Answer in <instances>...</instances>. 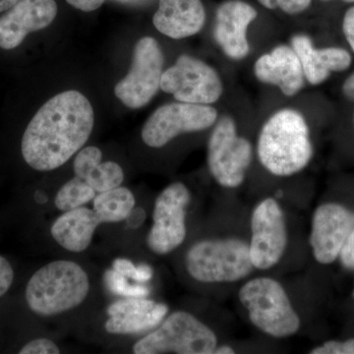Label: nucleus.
<instances>
[{"label":"nucleus","instance_id":"f257e3e1","mask_svg":"<svg viewBox=\"0 0 354 354\" xmlns=\"http://www.w3.org/2000/svg\"><path fill=\"white\" fill-rule=\"evenodd\" d=\"M94 124V109L82 93L69 90L55 95L26 128L21 142L25 162L35 171H55L87 143Z\"/></svg>","mask_w":354,"mask_h":354},{"label":"nucleus","instance_id":"f03ea898","mask_svg":"<svg viewBox=\"0 0 354 354\" xmlns=\"http://www.w3.org/2000/svg\"><path fill=\"white\" fill-rule=\"evenodd\" d=\"M257 153L274 176H290L304 169L313 157V146L304 115L290 109L272 114L261 130Z\"/></svg>","mask_w":354,"mask_h":354},{"label":"nucleus","instance_id":"7ed1b4c3","mask_svg":"<svg viewBox=\"0 0 354 354\" xmlns=\"http://www.w3.org/2000/svg\"><path fill=\"white\" fill-rule=\"evenodd\" d=\"M90 281L78 263L58 260L38 270L26 286V302L32 313L41 317L59 315L83 304Z\"/></svg>","mask_w":354,"mask_h":354},{"label":"nucleus","instance_id":"20e7f679","mask_svg":"<svg viewBox=\"0 0 354 354\" xmlns=\"http://www.w3.org/2000/svg\"><path fill=\"white\" fill-rule=\"evenodd\" d=\"M185 268L191 278L203 283H234L254 270L249 244L239 239L197 242L186 254Z\"/></svg>","mask_w":354,"mask_h":354},{"label":"nucleus","instance_id":"39448f33","mask_svg":"<svg viewBox=\"0 0 354 354\" xmlns=\"http://www.w3.org/2000/svg\"><path fill=\"white\" fill-rule=\"evenodd\" d=\"M239 299L257 329L277 339L291 337L300 329L299 316L283 286L271 278L247 281L239 290Z\"/></svg>","mask_w":354,"mask_h":354},{"label":"nucleus","instance_id":"423d86ee","mask_svg":"<svg viewBox=\"0 0 354 354\" xmlns=\"http://www.w3.org/2000/svg\"><path fill=\"white\" fill-rule=\"evenodd\" d=\"M218 337L208 326L188 312L176 311L133 346L135 354H212Z\"/></svg>","mask_w":354,"mask_h":354},{"label":"nucleus","instance_id":"0eeeda50","mask_svg":"<svg viewBox=\"0 0 354 354\" xmlns=\"http://www.w3.org/2000/svg\"><path fill=\"white\" fill-rule=\"evenodd\" d=\"M252 157L250 142L239 136L232 118L223 116L209 139L208 165L212 176L223 187H239L245 179Z\"/></svg>","mask_w":354,"mask_h":354},{"label":"nucleus","instance_id":"6e6552de","mask_svg":"<svg viewBox=\"0 0 354 354\" xmlns=\"http://www.w3.org/2000/svg\"><path fill=\"white\" fill-rule=\"evenodd\" d=\"M164 62L157 39L152 37L139 39L133 51L131 68L114 88L116 97L131 109L145 106L160 88Z\"/></svg>","mask_w":354,"mask_h":354},{"label":"nucleus","instance_id":"1a4fd4ad","mask_svg":"<svg viewBox=\"0 0 354 354\" xmlns=\"http://www.w3.org/2000/svg\"><path fill=\"white\" fill-rule=\"evenodd\" d=\"M190 200L189 189L181 183L171 184L158 195L153 206V225L147 237L152 252L167 255L185 241L186 209Z\"/></svg>","mask_w":354,"mask_h":354},{"label":"nucleus","instance_id":"9d476101","mask_svg":"<svg viewBox=\"0 0 354 354\" xmlns=\"http://www.w3.org/2000/svg\"><path fill=\"white\" fill-rule=\"evenodd\" d=\"M216 118V109L207 104L183 102L164 104L146 121L142 140L151 148H162L178 135L208 129Z\"/></svg>","mask_w":354,"mask_h":354},{"label":"nucleus","instance_id":"9b49d317","mask_svg":"<svg viewBox=\"0 0 354 354\" xmlns=\"http://www.w3.org/2000/svg\"><path fill=\"white\" fill-rule=\"evenodd\" d=\"M160 88L174 95L176 101L195 104H214L223 94V84L216 70L185 55L162 73Z\"/></svg>","mask_w":354,"mask_h":354},{"label":"nucleus","instance_id":"f8f14e48","mask_svg":"<svg viewBox=\"0 0 354 354\" xmlns=\"http://www.w3.org/2000/svg\"><path fill=\"white\" fill-rule=\"evenodd\" d=\"M249 243L254 269H271L279 262L288 245L285 214L274 198H267L256 206L251 216Z\"/></svg>","mask_w":354,"mask_h":354},{"label":"nucleus","instance_id":"ddd939ff","mask_svg":"<svg viewBox=\"0 0 354 354\" xmlns=\"http://www.w3.org/2000/svg\"><path fill=\"white\" fill-rule=\"evenodd\" d=\"M354 227V213L335 203L317 208L312 218L310 245L317 262H335Z\"/></svg>","mask_w":354,"mask_h":354},{"label":"nucleus","instance_id":"4468645a","mask_svg":"<svg viewBox=\"0 0 354 354\" xmlns=\"http://www.w3.org/2000/svg\"><path fill=\"white\" fill-rule=\"evenodd\" d=\"M57 14L55 0H20L0 17V48H18L30 32L48 27Z\"/></svg>","mask_w":354,"mask_h":354},{"label":"nucleus","instance_id":"2eb2a0df","mask_svg":"<svg viewBox=\"0 0 354 354\" xmlns=\"http://www.w3.org/2000/svg\"><path fill=\"white\" fill-rule=\"evenodd\" d=\"M169 307L146 297H125L109 305L104 329L109 334L136 335L155 329L167 315Z\"/></svg>","mask_w":354,"mask_h":354},{"label":"nucleus","instance_id":"dca6fc26","mask_svg":"<svg viewBox=\"0 0 354 354\" xmlns=\"http://www.w3.org/2000/svg\"><path fill=\"white\" fill-rule=\"evenodd\" d=\"M257 15L255 8L241 0H228L218 6L214 36L227 57L241 60L249 55L247 28Z\"/></svg>","mask_w":354,"mask_h":354},{"label":"nucleus","instance_id":"f3484780","mask_svg":"<svg viewBox=\"0 0 354 354\" xmlns=\"http://www.w3.org/2000/svg\"><path fill=\"white\" fill-rule=\"evenodd\" d=\"M254 73L260 82L274 85L286 97H293L304 87L305 76L297 53L281 44L258 58Z\"/></svg>","mask_w":354,"mask_h":354},{"label":"nucleus","instance_id":"a211bd4d","mask_svg":"<svg viewBox=\"0 0 354 354\" xmlns=\"http://www.w3.org/2000/svg\"><path fill=\"white\" fill-rule=\"evenodd\" d=\"M206 22L201 0H160L153 26L165 36L181 39L194 36Z\"/></svg>","mask_w":354,"mask_h":354},{"label":"nucleus","instance_id":"6ab92c4d","mask_svg":"<svg viewBox=\"0 0 354 354\" xmlns=\"http://www.w3.org/2000/svg\"><path fill=\"white\" fill-rule=\"evenodd\" d=\"M290 44L299 58L305 79L311 85L322 84L332 72L344 71L351 66V55L344 48H314L309 37L301 34L295 35Z\"/></svg>","mask_w":354,"mask_h":354},{"label":"nucleus","instance_id":"aec40b11","mask_svg":"<svg viewBox=\"0 0 354 354\" xmlns=\"http://www.w3.org/2000/svg\"><path fill=\"white\" fill-rule=\"evenodd\" d=\"M102 221L95 209L79 207L70 209L55 220L50 234L58 245L73 253H81L90 246Z\"/></svg>","mask_w":354,"mask_h":354},{"label":"nucleus","instance_id":"412c9836","mask_svg":"<svg viewBox=\"0 0 354 354\" xmlns=\"http://www.w3.org/2000/svg\"><path fill=\"white\" fill-rule=\"evenodd\" d=\"M102 153L97 147L88 146L79 151L74 160L75 176L83 179L97 193L120 187L124 180V172L114 162H102Z\"/></svg>","mask_w":354,"mask_h":354},{"label":"nucleus","instance_id":"4be33fe9","mask_svg":"<svg viewBox=\"0 0 354 354\" xmlns=\"http://www.w3.org/2000/svg\"><path fill=\"white\" fill-rule=\"evenodd\" d=\"M135 204L136 200L131 191L120 186L99 193L94 198L95 212L102 223H120L127 220L134 209Z\"/></svg>","mask_w":354,"mask_h":354},{"label":"nucleus","instance_id":"5701e85b","mask_svg":"<svg viewBox=\"0 0 354 354\" xmlns=\"http://www.w3.org/2000/svg\"><path fill=\"white\" fill-rule=\"evenodd\" d=\"M95 191L87 183L79 177H74L62 186L57 196L55 205L62 212L70 211L82 207L94 200Z\"/></svg>","mask_w":354,"mask_h":354},{"label":"nucleus","instance_id":"b1692460","mask_svg":"<svg viewBox=\"0 0 354 354\" xmlns=\"http://www.w3.org/2000/svg\"><path fill=\"white\" fill-rule=\"evenodd\" d=\"M104 283L111 293L118 297H147L150 295V290L147 286L130 285L127 277L113 269L104 272Z\"/></svg>","mask_w":354,"mask_h":354},{"label":"nucleus","instance_id":"393cba45","mask_svg":"<svg viewBox=\"0 0 354 354\" xmlns=\"http://www.w3.org/2000/svg\"><path fill=\"white\" fill-rule=\"evenodd\" d=\"M266 8L281 9L290 15L301 13L306 10L311 4L312 0H258Z\"/></svg>","mask_w":354,"mask_h":354},{"label":"nucleus","instance_id":"a878e982","mask_svg":"<svg viewBox=\"0 0 354 354\" xmlns=\"http://www.w3.org/2000/svg\"><path fill=\"white\" fill-rule=\"evenodd\" d=\"M20 354H58L60 349L55 342L48 339H36L27 342L20 349Z\"/></svg>","mask_w":354,"mask_h":354},{"label":"nucleus","instance_id":"bb28decb","mask_svg":"<svg viewBox=\"0 0 354 354\" xmlns=\"http://www.w3.org/2000/svg\"><path fill=\"white\" fill-rule=\"evenodd\" d=\"M310 354H354V339L348 341L326 342L322 346L312 349Z\"/></svg>","mask_w":354,"mask_h":354},{"label":"nucleus","instance_id":"cd10ccee","mask_svg":"<svg viewBox=\"0 0 354 354\" xmlns=\"http://www.w3.org/2000/svg\"><path fill=\"white\" fill-rule=\"evenodd\" d=\"M14 279V271L12 266L0 256V298L6 295L7 291L12 286Z\"/></svg>","mask_w":354,"mask_h":354},{"label":"nucleus","instance_id":"c85d7f7f","mask_svg":"<svg viewBox=\"0 0 354 354\" xmlns=\"http://www.w3.org/2000/svg\"><path fill=\"white\" fill-rule=\"evenodd\" d=\"M342 264L348 270H354V227L342 246L339 253Z\"/></svg>","mask_w":354,"mask_h":354},{"label":"nucleus","instance_id":"c756f323","mask_svg":"<svg viewBox=\"0 0 354 354\" xmlns=\"http://www.w3.org/2000/svg\"><path fill=\"white\" fill-rule=\"evenodd\" d=\"M342 30L349 46L354 53V6L351 7L344 15Z\"/></svg>","mask_w":354,"mask_h":354},{"label":"nucleus","instance_id":"7c9ffc66","mask_svg":"<svg viewBox=\"0 0 354 354\" xmlns=\"http://www.w3.org/2000/svg\"><path fill=\"white\" fill-rule=\"evenodd\" d=\"M113 269L123 274V276L127 277V279H133L135 272H136L137 267L130 260L118 258V259L113 261Z\"/></svg>","mask_w":354,"mask_h":354},{"label":"nucleus","instance_id":"2f4dec72","mask_svg":"<svg viewBox=\"0 0 354 354\" xmlns=\"http://www.w3.org/2000/svg\"><path fill=\"white\" fill-rule=\"evenodd\" d=\"M67 3L84 12H92L102 6L106 0H66Z\"/></svg>","mask_w":354,"mask_h":354},{"label":"nucleus","instance_id":"473e14b6","mask_svg":"<svg viewBox=\"0 0 354 354\" xmlns=\"http://www.w3.org/2000/svg\"><path fill=\"white\" fill-rule=\"evenodd\" d=\"M153 276V270L150 265L140 264L137 266L136 272H135L133 281H137V283H146V281H150Z\"/></svg>","mask_w":354,"mask_h":354},{"label":"nucleus","instance_id":"72a5a7b5","mask_svg":"<svg viewBox=\"0 0 354 354\" xmlns=\"http://www.w3.org/2000/svg\"><path fill=\"white\" fill-rule=\"evenodd\" d=\"M342 93L346 97L354 101V73L344 81V85H342Z\"/></svg>","mask_w":354,"mask_h":354},{"label":"nucleus","instance_id":"f704fd0d","mask_svg":"<svg viewBox=\"0 0 354 354\" xmlns=\"http://www.w3.org/2000/svg\"><path fill=\"white\" fill-rule=\"evenodd\" d=\"M19 1L20 0H0V13L9 10Z\"/></svg>","mask_w":354,"mask_h":354},{"label":"nucleus","instance_id":"c9c22d12","mask_svg":"<svg viewBox=\"0 0 354 354\" xmlns=\"http://www.w3.org/2000/svg\"><path fill=\"white\" fill-rule=\"evenodd\" d=\"M235 353L234 349L228 346H221L220 348L216 346L214 354H234Z\"/></svg>","mask_w":354,"mask_h":354},{"label":"nucleus","instance_id":"e433bc0d","mask_svg":"<svg viewBox=\"0 0 354 354\" xmlns=\"http://www.w3.org/2000/svg\"><path fill=\"white\" fill-rule=\"evenodd\" d=\"M323 1H330V0H323ZM341 1L348 2V3H353L354 0H341Z\"/></svg>","mask_w":354,"mask_h":354},{"label":"nucleus","instance_id":"4c0bfd02","mask_svg":"<svg viewBox=\"0 0 354 354\" xmlns=\"http://www.w3.org/2000/svg\"><path fill=\"white\" fill-rule=\"evenodd\" d=\"M353 298H354V290H353Z\"/></svg>","mask_w":354,"mask_h":354}]
</instances>
